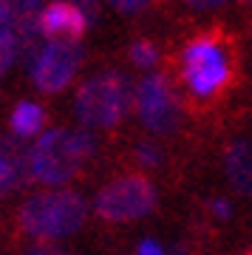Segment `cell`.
Instances as JSON below:
<instances>
[{"mask_svg":"<svg viewBox=\"0 0 252 255\" xmlns=\"http://www.w3.org/2000/svg\"><path fill=\"white\" fill-rule=\"evenodd\" d=\"M9 128L17 139L40 136L45 128V111L37 102H28V100L17 102V108L11 111V117H9Z\"/></svg>","mask_w":252,"mask_h":255,"instance_id":"cell-11","label":"cell"},{"mask_svg":"<svg viewBox=\"0 0 252 255\" xmlns=\"http://www.w3.org/2000/svg\"><path fill=\"white\" fill-rule=\"evenodd\" d=\"M224 170L235 190L252 196V142H233L227 147Z\"/></svg>","mask_w":252,"mask_h":255,"instance_id":"cell-9","label":"cell"},{"mask_svg":"<svg viewBox=\"0 0 252 255\" xmlns=\"http://www.w3.org/2000/svg\"><path fill=\"white\" fill-rule=\"evenodd\" d=\"M136 255H167V253H164V247L159 244V241H153V238H147V241H142V244H139Z\"/></svg>","mask_w":252,"mask_h":255,"instance_id":"cell-18","label":"cell"},{"mask_svg":"<svg viewBox=\"0 0 252 255\" xmlns=\"http://www.w3.org/2000/svg\"><path fill=\"white\" fill-rule=\"evenodd\" d=\"M71 3H77V6H80L85 14H88L91 23L97 20V14H99V3H97V0H71Z\"/></svg>","mask_w":252,"mask_h":255,"instance_id":"cell-19","label":"cell"},{"mask_svg":"<svg viewBox=\"0 0 252 255\" xmlns=\"http://www.w3.org/2000/svg\"><path fill=\"white\" fill-rule=\"evenodd\" d=\"M26 176V150H20L11 139H0V199L17 190Z\"/></svg>","mask_w":252,"mask_h":255,"instance_id":"cell-10","label":"cell"},{"mask_svg":"<svg viewBox=\"0 0 252 255\" xmlns=\"http://www.w3.org/2000/svg\"><path fill=\"white\" fill-rule=\"evenodd\" d=\"M43 6V0H0V23H20V20L37 14V9Z\"/></svg>","mask_w":252,"mask_h":255,"instance_id":"cell-12","label":"cell"},{"mask_svg":"<svg viewBox=\"0 0 252 255\" xmlns=\"http://www.w3.org/2000/svg\"><path fill=\"white\" fill-rule=\"evenodd\" d=\"M156 207V187L144 176H122L108 182L94 199V210L105 221H136Z\"/></svg>","mask_w":252,"mask_h":255,"instance_id":"cell-4","label":"cell"},{"mask_svg":"<svg viewBox=\"0 0 252 255\" xmlns=\"http://www.w3.org/2000/svg\"><path fill=\"white\" fill-rule=\"evenodd\" d=\"M82 63V46L80 40H48L34 63L28 65L31 82L40 94H60L71 85Z\"/></svg>","mask_w":252,"mask_h":255,"instance_id":"cell-7","label":"cell"},{"mask_svg":"<svg viewBox=\"0 0 252 255\" xmlns=\"http://www.w3.org/2000/svg\"><path fill=\"white\" fill-rule=\"evenodd\" d=\"M97 153V136L91 128H51L34 136L26 150V176L45 187H63Z\"/></svg>","mask_w":252,"mask_h":255,"instance_id":"cell-1","label":"cell"},{"mask_svg":"<svg viewBox=\"0 0 252 255\" xmlns=\"http://www.w3.org/2000/svg\"><path fill=\"white\" fill-rule=\"evenodd\" d=\"M28 255H65L60 241H34L28 247Z\"/></svg>","mask_w":252,"mask_h":255,"instance_id":"cell-16","label":"cell"},{"mask_svg":"<svg viewBox=\"0 0 252 255\" xmlns=\"http://www.w3.org/2000/svg\"><path fill=\"white\" fill-rule=\"evenodd\" d=\"M181 74L196 97L218 94L230 80V60L224 54V46L213 37L193 40L181 54Z\"/></svg>","mask_w":252,"mask_h":255,"instance_id":"cell-5","label":"cell"},{"mask_svg":"<svg viewBox=\"0 0 252 255\" xmlns=\"http://www.w3.org/2000/svg\"><path fill=\"white\" fill-rule=\"evenodd\" d=\"M20 57L17 48V31L9 23H0V80L6 77V71L11 68V63Z\"/></svg>","mask_w":252,"mask_h":255,"instance_id":"cell-13","label":"cell"},{"mask_svg":"<svg viewBox=\"0 0 252 255\" xmlns=\"http://www.w3.org/2000/svg\"><path fill=\"white\" fill-rule=\"evenodd\" d=\"M136 114L150 133L170 136L181 125V108L164 74H147L133 94Z\"/></svg>","mask_w":252,"mask_h":255,"instance_id":"cell-6","label":"cell"},{"mask_svg":"<svg viewBox=\"0 0 252 255\" xmlns=\"http://www.w3.org/2000/svg\"><path fill=\"white\" fill-rule=\"evenodd\" d=\"M244 3H252V0H244Z\"/></svg>","mask_w":252,"mask_h":255,"instance_id":"cell-22","label":"cell"},{"mask_svg":"<svg viewBox=\"0 0 252 255\" xmlns=\"http://www.w3.org/2000/svg\"><path fill=\"white\" fill-rule=\"evenodd\" d=\"M193 9H216V6H221L224 0H187Z\"/></svg>","mask_w":252,"mask_h":255,"instance_id":"cell-21","label":"cell"},{"mask_svg":"<svg viewBox=\"0 0 252 255\" xmlns=\"http://www.w3.org/2000/svg\"><path fill=\"white\" fill-rule=\"evenodd\" d=\"M213 213H216L218 219H230V216H233V207H230L227 199H216L213 201Z\"/></svg>","mask_w":252,"mask_h":255,"instance_id":"cell-20","label":"cell"},{"mask_svg":"<svg viewBox=\"0 0 252 255\" xmlns=\"http://www.w3.org/2000/svg\"><path fill=\"white\" fill-rule=\"evenodd\" d=\"M108 3L117 11H122V14H136V11H142L150 0H108Z\"/></svg>","mask_w":252,"mask_h":255,"instance_id":"cell-17","label":"cell"},{"mask_svg":"<svg viewBox=\"0 0 252 255\" xmlns=\"http://www.w3.org/2000/svg\"><path fill=\"white\" fill-rule=\"evenodd\" d=\"M37 20H40V28H43V34L48 40H82L91 26L88 14L77 3H71V0H54V3H48L37 14Z\"/></svg>","mask_w":252,"mask_h":255,"instance_id":"cell-8","label":"cell"},{"mask_svg":"<svg viewBox=\"0 0 252 255\" xmlns=\"http://www.w3.org/2000/svg\"><path fill=\"white\" fill-rule=\"evenodd\" d=\"M85 219H88V201L65 187L31 193L17 213L20 230L34 241H63L80 233Z\"/></svg>","mask_w":252,"mask_h":255,"instance_id":"cell-2","label":"cell"},{"mask_svg":"<svg viewBox=\"0 0 252 255\" xmlns=\"http://www.w3.org/2000/svg\"><path fill=\"white\" fill-rule=\"evenodd\" d=\"M130 60H133L139 68H150V65L159 63V51L150 40H136L130 46Z\"/></svg>","mask_w":252,"mask_h":255,"instance_id":"cell-14","label":"cell"},{"mask_svg":"<svg viewBox=\"0 0 252 255\" xmlns=\"http://www.w3.org/2000/svg\"><path fill=\"white\" fill-rule=\"evenodd\" d=\"M136 159L144 164V167H156V164H162V150L150 142H142V145L136 147Z\"/></svg>","mask_w":252,"mask_h":255,"instance_id":"cell-15","label":"cell"},{"mask_svg":"<svg viewBox=\"0 0 252 255\" xmlns=\"http://www.w3.org/2000/svg\"><path fill=\"white\" fill-rule=\"evenodd\" d=\"M133 102L130 82L125 74L119 71H105L82 82L77 97H74V114L82 122V128H117L127 117Z\"/></svg>","mask_w":252,"mask_h":255,"instance_id":"cell-3","label":"cell"}]
</instances>
